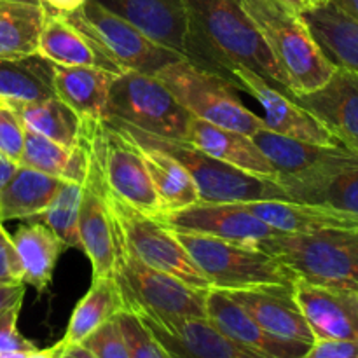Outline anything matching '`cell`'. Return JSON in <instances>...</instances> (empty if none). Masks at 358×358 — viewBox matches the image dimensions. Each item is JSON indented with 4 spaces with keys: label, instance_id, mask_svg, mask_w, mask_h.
Instances as JSON below:
<instances>
[{
    "label": "cell",
    "instance_id": "cell-11",
    "mask_svg": "<svg viewBox=\"0 0 358 358\" xmlns=\"http://www.w3.org/2000/svg\"><path fill=\"white\" fill-rule=\"evenodd\" d=\"M96 140L108 191L145 215L159 219L161 206L138 143L107 121L96 122Z\"/></svg>",
    "mask_w": 358,
    "mask_h": 358
},
{
    "label": "cell",
    "instance_id": "cell-17",
    "mask_svg": "<svg viewBox=\"0 0 358 358\" xmlns=\"http://www.w3.org/2000/svg\"><path fill=\"white\" fill-rule=\"evenodd\" d=\"M37 55L55 65L93 66L115 76L124 72L90 30L79 10L66 16L48 13L38 38Z\"/></svg>",
    "mask_w": 358,
    "mask_h": 358
},
{
    "label": "cell",
    "instance_id": "cell-9",
    "mask_svg": "<svg viewBox=\"0 0 358 358\" xmlns=\"http://www.w3.org/2000/svg\"><path fill=\"white\" fill-rule=\"evenodd\" d=\"M107 201L117 224L119 236L136 259L150 268L175 276L189 287L208 292L212 285L178 241L175 231L157 217H150L112 194L107 187Z\"/></svg>",
    "mask_w": 358,
    "mask_h": 358
},
{
    "label": "cell",
    "instance_id": "cell-27",
    "mask_svg": "<svg viewBox=\"0 0 358 358\" xmlns=\"http://www.w3.org/2000/svg\"><path fill=\"white\" fill-rule=\"evenodd\" d=\"M90 128L83 143L65 147L27 128L20 166L31 168L65 182L84 184L90 171Z\"/></svg>",
    "mask_w": 358,
    "mask_h": 358
},
{
    "label": "cell",
    "instance_id": "cell-52",
    "mask_svg": "<svg viewBox=\"0 0 358 358\" xmlns=\"http://www.w3.org/2000/svg\"><path fill=\"white\" fill-rule=\"evenodd\" d=\"M0 224H2V222H0Z\"/></svg>",
    "mask_w": 358,
    "mask_h": 358
},
{
    "label": "cell",
    "instance_id": "cell-39",
    "mask_svg": "<svg viewBox=\"0 0 358 358\" xmlns=\"http://www.w3.org/2000/svg\"><path fill=\"white\" fill-rule=\"evenodd\" d=\"M96 358H129L128 348L122 339L121 329L117 320L112 318L110 322L101 325L100 329L87 336L83 343Z\"/></svg>",
    "mask_w": 358,
    "mask_h": 358
},
{
    "label": "cell",
    "instance_id": "cell-12",
    "mask_svg": "<svg viewBox=\"0 0 358 358\" xmlns=\"http://www.w3.org/2000/svg\"><path fill=\"white\" fill-rule=\"evenodd\" d=\"M79 13L90 30L96 35L98 41L122 70L156 76L157 70L164 65L184 58L150 41L135 24L115 14L114 10L107 9L98 0H87Z\"/></svg>",
    "mask_w": 358,
    "mask_h": 358
},
{
    "label": "cell",
    "instance_id": "cell-7",
    "mask_svg": "<svg viewBox=\"0 0 358 358\" xmlns=\"http://www.w3.org/2000/svg\"><path fill=\"white\" fill-rule=\"evenodd\" d=\"M107 121L124 122L163 138L185 140L192 115L156 76L124 70L112 83Z\"/></svg>",
    "mask_w": 358,
    "mask_h": 358
},
{
    "label": "cell",
    "instance_id": "cell-20",
    "mask_svg": "<svg viewBox=\"0 0 358 358\" xmlns=\"http://www.w3.org/2000/svg\"><path fill=\"white\" fill-rule=\"evenodd\" d=\"M292 98L317 115L343 147L358 154V73L336 69L324 87Z\"/></svg>",
    "mask_w": 358,
    "mask_h": 358
},
{
    "label": "cell",
    "instance_id": "cell-10",
    "mask_svg": "<svg viewBox=\"0 0 358 358\" xmlns=\"http://www.w3.org/2000/svg\"><path fill=\"white\" fill-rule=\"evenodd\" d=\"M90 128V171L83 184L79 212V241L93 268V278H115L117 269V224L107 201V184L101 171L96 122Z\"/></svg>",
    "mask_w": 358,
    "mask_h": 358
},
{
    "label": "cell",
    "instance_id": "cell-37",
    "mask_svg": "<svg viewBox=\"0 0 358 358\" xmlns=\"http://www.w3.org/2000/svg\"><path fill=\"white\" fill-rule=\"evenodd\" d=\"M115 320L121 329L129 358H168L152 332L140 320L138 315L129 310H122L115 317Z\"/></svg>",
    "mask_w": 358,
    "mask_h": 358
},
{
    "label": "cell",
    "instance_id": "cell-1",
    "mask_svg": "<svg viewBox=\"0 0 358 358\" xmlns=\"http://www.w3.org/2000/svg\"><path fill=\"white\" fill-rule=\"evenodd\" d=\"M184 3L189 23L185 58L226 79L233 66H245L290 94L285 76L241 0H184Z\"/></svg>",
    "mask_w": 358,
    "mask_h": 358
},
{
    "label": "cell",
    "instance_id": "cell-8",
    "mask_svg": "<svg viewBox=\"0 0 358 358\" xmlns=\"http://www.w3.org/2000/svg\"><path fill=\"white\" fill-rule=\"evenodd\" d=\"M115 280L126 310L159 318H206L205 290L143 264L122 243L119 231Z\"/></svg>",
    "mask_w": 358,
    "mask_h": 358
},
{
    "label": "cell",
    "instance_id": "cell-13",
    "mask_svg": "<svg viewBox=\"0 0 358 358\" xmlns=\"http://www.w3.org/2000/svg\"><path fill=\"white\" fill-rule=\"evenodd\" d=\"M229 80L259 101V105L264 108L266 126L271 131L301 142L341 145L317 115L311 114L290 94L278 90L275 84L266 80L259 73L245 66H233L229 70Z\"/></svg>",
    "mask_w": 358,
    "mask_h": 358
},
{
    "label": "cell",
    "instance_id": "cell-15",
    "mask_svg": "<svg viewBox=\"0 0 358 358\" xmlns=\"http://www.w3.org/2000/svg\"><path fill=\"white\" fill-rule=\"evenodd\" d=\"M161 220L175 233L203 234L236 243H257L280 234L248 212L243 203L199 201L187 208L166 213Z\"/></svg>",
    "mask_w": 358,
    "mask_h": 358
},
{
    "label": "cell",
    "instance_id": "cell-25",
    "mask_svg": "<svg viewBox=\"0 0 358 358\" xmlns=\"http://www.w3.org/2000/svg\"><path fill=\"white\" fill-rule=\"evenodd\" d=\"M185 140L208 156L248 173L268 177L273 180L278 177V171L275 170L271 161L264 156L252 136L243 135V133L220 128V126L192 117Z\"/></svg>",
    "mask_w": 358,
    "mask_h": 358
},
{
    "label": "cell",
    "instance_id": "cell-46",
    "mask_svg": "<svg viewBox=\"0 0 358 358\" xmlns=\"http://www.w3.org/2000/svg\"><path fill=\"white\" fill-rule=\"evenodd\" d=\"M63 348H65V343L59 341L56 343L55 346H51V348H45V350L35 348L34 352H28L23 358H59L62 357Z\"/></svg>",
    "mask_w": 358,
    "mask_h": 358
},
{
    "label": "cell",
    "instance_id": "cell-50",
    "mask_svg": "<svg viewBox=\"0 0 358 358\" xmlns=\"http://www.w3.org/2000/svg\"><path fill=\"white\" fill-rule=\"evenodd\" d=\"M304 6V9H313V7H320L324 3H327L329 0H301Z\"/></svg>",
    "mask_w": 358,
    "mask_h": 358
},
{
    "label": "cell",
    "instance_id": "cell-16",
    "mask_svg": "<svg viewBox=\"0 0 358 358\" xmlns=\"http://www.w3.org/2000/svg\"><path fill=\"white\" fill-rule=\"evenodd\" d=\"M168 358H268L224 336L206 318H159L138 313Z\"/></svg>",
    "mask_w": 358,
    "mask_h": 358
},
{
    "label": "cell",
    "instance_id": "cell-29",
    "mask_svg": "<svg viewBox=\"0 0 358 358\" xmlns=\"http://www.w3.org/2000/svg\"><path fill=\"white\" fill-rule=\"evenodd\" d=\"M62 182L31 168L17 166L13 178L0 191V222L37 219L58 194Z\"/></svg>",
    "mask_w": 358,
    "mask_h": 358
},
{
    "label": "cell",
    "instance_id": "cell-14",
    "mask_svg": "<svg viewBox=\"0 0 358 358\" xmlns=\"http://www.w3.org/2000/svg\"><path fill=\"white\" fill-rule=\"evenodd\" d=\"M252 140L278 171L276 182L306 180L358 164V154L346 147L301 142L268 128L254 133Z\"/></svg>",
    "mask_w": 358,
    "mask_h": 358
},
{
    "label": "cell",
    "instance_id": "cell-51",
    "mask_svg": "<svg viewBox=\"0 0 358 358\" xmlns=\"http://www.w3.org/2000/svg\"><path fill=\"white\" fill-rule=\"evenodd\" d=\"M16 2H27V3H41L38 0H16ZM42 6V3H41Z\"/></svg>",
    "mask_w": 358,
    "mask_h": 358
},
{
    "label": "cell",
    "instance_id": "cell-31",
    "mask_svg": "<svg viewBox=\"0 0 358 358\" xmlns=\"http://www.w3.org/2000/svg\"><path fill=\"white\" fill-rule=\"evenodd\" d=\"M292 201L341 210L358 219V164L306 178L278 182Z\"/></svg>",
    "mask_w": 358,
    "mask_h": 358
},
{
    "label": "cell",
    "instance_id": "cell-44",
    "mask_svg": "<svg viewBox=\"0 0 358 358\" xmlns=\"http://www.w3.org/2000/svg\"><path fill=\"white\" fill-rule=\"evenodd\" d=\"M38 2L42 3V7L48 13H56L66 16V14H72L76 10L83 9V6L87 0H38Z\"/></svg>",
    "mask_w": 358,
    "mask_h": 358
},
{
    "label": "cell",
    "instance_id": "cell-28",
    "mask_svg": "<svg viewBox=\"0 0 358 358\" xmlns=\"http://www.w3.org/2000/svg\"><path fill=\"white\" fill-rule=\"evenodd\" d=\"M10 238L20 259L23 283L44 292L51 283L58 259L69 247L38 220L21 226Z\"/></svg>",
    "mask_w": 358,
    "mask_h": 358
},
{
    "label": "cell",
    "instance_id": "cell-43",
    "mask_svg": "<svg viewBox=\"0 0 358 358\" xmlns=\"http://www.w3.org/2000/svg\"><path fill=\"white\" fill-rule=\"evenodd\" d=\"M23 297H24V283L0 285V315L9 311L10 308L21 306Z\"/></svg>",
    "mask_w": 358,
    "mask_h": 358
},
{
    "label": "cell",
    "instance_id": "cell-21",
    "mask_svg": "<svg viewBox=\"0 0 358 358\" xmlns=\"http://www.w3.org/2000/svg\"><path fill=\"white\" fill-rule=\"evenodd\" d=\"M128 20L156 44L184 56L187 52V10L184 0H98Z\"/></svg>",
    "mask_w": 358,
    "mask_h": 358
},
{
    "label": "cell",
    "instance_id": "cell-3",
    "mask_svg": "<svg viewBox=\"0 0 358 358\" xmlns=\"http://www.w3.org/2000/svg\"><path fill=\"white\" fill-rule=\"evenodd\" d=\"M133 142L142 147H150L168 154L191 173L199 192V201L205 203H254L269 199H290L285 189L268 177L248 173V171L222 163L208 156L187 140H170L163 136L136 129L124 122L107 121Z\"/></svg>",
    "mask_w": 358,
    "mask_h": 358
},
{
    "label": "cell",
    "instance_id": "cell-32",
    "mask_svg": "<svg viewBox=\"0 0 358 358\" xmlns=\"http://www.w3.org/2000/svg\"><path fill=\"white\" fill-rule=\"evenodd\" d=\"M45 16L41 3L0 0V59L37 55Z\"/></svg>",
    "mask_w": 358,
    "mask_h": 358
},
{
    "label": "cell",
    "instance_id": "cell-42",
    "mask_svg": "<svg viewBox=\"0 0 358 358\" xmlns=\"http://www.w3.org/2000/svg\"><path fill=\"white\" fill-rule=\"evenodd\" d=\"M303 358H358V343L343 339H315Z\"/></svg>",
    "mask_w": 358,
    "mask_h": 358
},
{
    "label": "cell",
    "instance_id": "cell-36",
    "mask_svg": "<svg viewBox=\"0 0 358 358\" xmlns=\"http://www.w3.org/2000/svg\"><path fill=\"white\" fill-rule=\"evenodd\" d=\"M83 201V185L76 182H62L58 194L37 217L38 222L45 224L69 248H80L79 241V212Z\"/></svg>",
    "mask_w": 358,
    "mask_h": 358
},
{
    "label": "cell",
    "instance_id": "cell-4",
    "mask_svg": "<svg viewBox=\"0 0 358 358\" xmlns=\"http://www.w3.org/2000/svg\"><path fill=\"white\" fill-rule=\"evenodd\" d=\"M212 289H294L297 276L255 243H236L203 234L175 233Z\"/></svg>",
    "mask_w": 358,
    "mask_h": 358
},
{
    "label": "cell",
    "instance_id": "cell-19",
    "mask_svg": "<svg viewBox=\"0 0 358 358\" xmlns=\"http://www.w3.org/2000/svg\"><path fill=\"white\" fill-rule=\"evenodd\" d=\"M206 320L238 345L268 358H303L311 345L276 338L261 327L229 294L210 289L205 301Z\"/></svg>",
    "mask_w": 358,
    "mask_h": 358
},
{
    "label": "cell",
    "instance_id": "cell-22",
    "mask_svg": "<svg viewBox=\"0 0 358 358\" xmlns=\"http://www.w3.org/2000/svg\"><path fill=\"white\" fill-rule=\"evenodd\" d=\"M292 290H231L227 294L269 334L287 339V341L313 345L315 336L304 315L301 313L299 306L294 301Z\"/></svg>",
    "mask_w": 358,
    "mask_h": 358
},
{
    "label": "cell",
    "instance_id": "cell-23",
    "mask_svg": "<svg viewBox=\"0 0 358 358\" xmlns=\"http://www.w3.org/2000/svg\"><path fill=\"white\" fill-rule=\"evenodd\" d=\"M245 208L257 219L271 226L280 234H311L325 229H355L357 217L341 210L329 208L292 199L243 203Z\"/></svg>",
    "mask_w": 358,
    "mask_h": 358
},
{
    "label": "cell",
    "instance_id": "cell-40",
    "mask_svg": "<svg viewBox=\"0 0 358 358\" xmlns=\"http://www.w3.org/2000/svg\"><path fill=\"white\" fill-rule=\"evenodd\" d=\"M21 306L10 308L3 315H0V353L14 352H34L35 345L28 341L21 332L17 331V315Z\"/></svg>",
    "mask_w": 358,
    "mask_h": 358
},
{
    "label": "cell",
    "instance_id": "cell-47",
    "mask_svg": "<svg viewBox=\"0 0 358 358\" xmlns=\"http://www.w3.org/2000/svg\"><path fill=\"white\" fill-rule=\"evenodd\" d=\"M59 358H96L84 345H65Z\"/></svg>",
    "mask_w": 358,
    "mask_h": 358
},
{
    "label": "cell",
    "instance_id": "cell-49",
    "mask_svg": "<svg viewBox=\"0 0 358 358\" xmlns=\"http://www.w3.org/2000/svg\"><path fill=\"white\" fill-rule=\"evenodd\" d=\"M273 2L280 3V6L287 7L289 10H294V13L301 14L304 10V6H303V2H301V0H273Z\"/></svg>",
    "mask_w": 358,
    "mask_h": 358
},
{
    "label": "cell",
    "instance_id": "cell-24",
    "mask_svg": "<svg viewBox=\"0 0 358 358\" xmlns=\"http://www.w3.org/2000/svg\"><path fill=\"white\" fill-rule=\"evenodd\" d=\"M115 73L93 66H63L52 63L55 94L84 122L108 119V98Z\"/></svg>",
    "mask_w": 358,
    "mask_h": 358
},
{
    "label": "cell",
    "instance_id": "cell-26",
    "mask_svg": "<svg viewBox=\"0 0 358 358\" xmlns=\"http://www.w3.org/2000/svg\"><path fill=\"white\" fill-rule=\"evenodd\" d=\"M301 16L329 62L358 73V21L332 2L304 9Z\"/></svg>",
    "mask_w": 358,
    "mask_h": 358
},
{
    "label": "cell",
    "instance_id": "cell-48",
    "mask_svg": "<svg viewBox=\"0 0 358 358\" xmlns=\"http://www.w3.org/2000/svg\"><path fill=\"white\" fill-rule=\"evenodd\" d=\"M329 2L334 3L336 7L346 13L348 16H352L353 20L358 21V0H329Z\"/></svg>",
    "mask_w": 358,
    "mask_h": 358
},
{
    "label": "cell",
    "instance_id": "cell-6",
    "mask_svg": "<svg viewBox=\"0 0 358 358\" xmlns=\"http://www.w3.org/2000/svg\"><path fill=\"white\" fill-rule=\"evenodd\" d=\"M156 77L194 119L252 136L268 128L236 94L234 84L219 73L178 58L157 70Z\"/></svg>",
    "mask_w": 358,
    "mask_h": 358
},
{
    "label": "cell",
    "instance_id": "cell-30",
    "mask_svg": "<svg viewBox=\"0 0 358 358\" xmlns=\"http://www.w3.org/2000/svg\"><path fill=\"white\" fill-rule=\"evenodd\" d=\"M7 103L16 110L24 128L59 145L76 147L86 138L87 122H84L58 96L35 101H7Z\"/></svg>",
    "mask_w": 358,
    "mask_h": 358
},
{
    "label": "cell",
    "instance_id": "cell-33",
    "mask_svg": "<svg viewBox=\"0 0 358 358\" xmlns=\"http://www.w3.org/2000/svg\"><path fill=\"white\" fill-rule=\"evenodd\" d=\"M124 308L121 289L115 278H93L86 296L77 303L65 338V345H83L87 336L117 317Z\"/></svg>",
    "mask_w": 358,
    "mask_h": 358
},
{
    "label": "cell",
    "instance_id": "cell-41",
    "mask_svg": "<svg viewBox=\"0 0 358 358\" xmlns=\"http://www.w3.org/2000/svg\"><path fill=\"white\" fill-rule=\"evenodd\" d=\"M10 283H23V273L13 238L0 224V285H10Z\"/></svg>",
    "mask_w": 358,
    "mask_h": 358
},
{
    "label": "cell",
    "instance_id": "cell-38",
    "mask_svg": "<svg viewBox=\"0 0 358 358\" xmlns=\"http://www.w3.org/2000/svg\"><path fill=\"white\" fill-rule=\"evenodd\" d=\"M23 121L6 100H0V152L13 163L20 164L24 149Z\"/></svg>",
    "mask_w": 358,
    "mask_h": 358
},
{
    "label": "cell",
    "instance_id": "cell-2",
    "mask_svg": "<svg viewBox=\"0 0 358 358\" xmlns=\"http://www.w3.org/2000/svg\"><path fill=\"white\" fill-rule=\"evenodd\" d=\"M289 83L290 96L313 93L334 76L336 66L322 52L303 16L273 0H241Z\"/></svg>",
    "mask_w": 358,
    "mask_h": 358
},
{
    "label": "cell",
    "instance_id": "cell-18",
    "mask_svg": "<svg viewBox=\"0 0 358 358\" xmlns=\"http://www.w3.org/2000/svg\"><path fill=\"white\" fill-rule=\"evenodd\" d=\"M292 296L315 339L358 343V294L296 280Z\"/></svg>",
    "mask_w": 358,
    "mask_h": 358
},
{
    "label": "cell",
    "instance_id": "cell-35",
    "mask_svg": "<svg viewBox=\"0 0 358 358\" xmlns=\"http://www.w3.org/2000/svg\"><path fill=\"white\" fill-rule=\"evenodd\" d=\"M56 96L52 63L34 55L0 59V100L35 101Z\"/></svg>",
    "mask_w": 358,
    "mask_h": 358
},
{
    "label": "cell",
    "instance_id": "cell-34",
    "mask_svg": "<svg viewBox=\"0 0 358 358\" xmlns=\"http://www.w3.org/2000/svg\"><path fill=\"white\" fill-rule=\"evenodd\" d=\"M147 171L161 206V217L199 203V192L191 173L168 154L150 147H142ZM159 217V219H161Z\"/></svg>",
    "mask_w": 358,
    "mask_h": 358
},
{
    "label": "cell",
    "instance_id": "cell-5",
    "mask_svg": "<svg viewBox=\"0 0 358 358\" xmlns=\"http://www.w3.org/2000/svg\"><path fill=\"white\" fill-rule=\"evenodd\" d=\"M255 245L275 255L299 280L358 294V227L278 234Z\"/></svg>",
    "mask_w": 358,
    "mask_h": 358
},
{
    "label": "cell",
    "instance_id": "cell-45",
    "mask_svg": "<svg viewBox=\"0 0 358 358\" xmlns=\"http://www.w3.org/2000/svg\"><path fill=\"white\" fill-rule=\"evenodd\" d=\"M17 166H20V164L13 163L9 157H6L2 152H0V191H2V189L7 185V182L13 178V175L16 173Z\"/></svg>",
    "mask_w": 358,
    "mask_h": 358
}]
</instances>
